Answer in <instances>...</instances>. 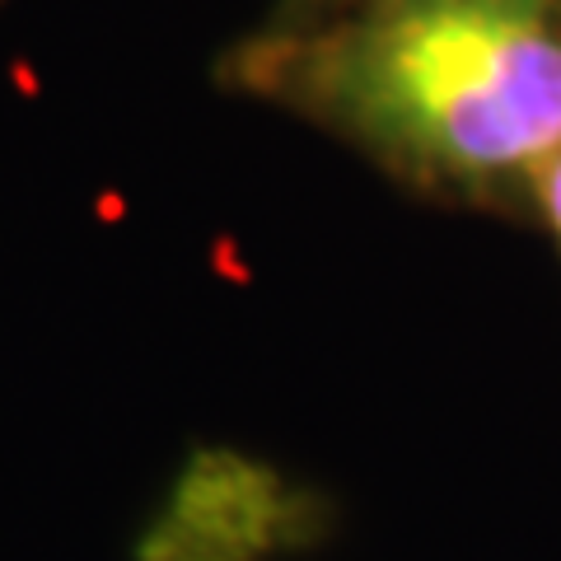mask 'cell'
Here are the masks:
<instances>
[{"label": "cell", "mask_w": 561, "mask_h": 561, "mask_svg": "<svg viewBox=\"0 0 561 561\" xmlns=\"http://www.w3.org/2000/svg\"><path fill=\"white\" fill-rule=\"evenodd\" d=\"M216 80L398 192L534 230L561 150V0H332L225 47Z\"/></svg>", "instance_id": "1"}, {"label": "cell", "mask_w": 561, "mask_h": 561, "mask_svg": "<svg viewBox=\"0 0 561 561\" xmlns=\"http://www.w3.org/2000/svg\"><path fill=\"white\" fill-rule=\"evenodd\" d=\"M534 230L548 234L561 257V150L552 154V164L542 169V179L534 187Z\"/></svg>", "instance_id": "2"}, {"label": "cell", "mask_w": 561, "mask_h": 561, "mask_svg": "<svg viewBox=\"0 0 561 561\" xmlns=\"http://www.w3.org/2000/svg\"><path fill=\"white\" fill-rule=\"evenodd\" d=\"M323 5H332V0H272V10L262 14V24H300L309 14H319Z\"/></svg>", "instance_id": "3"}]
</instances>
